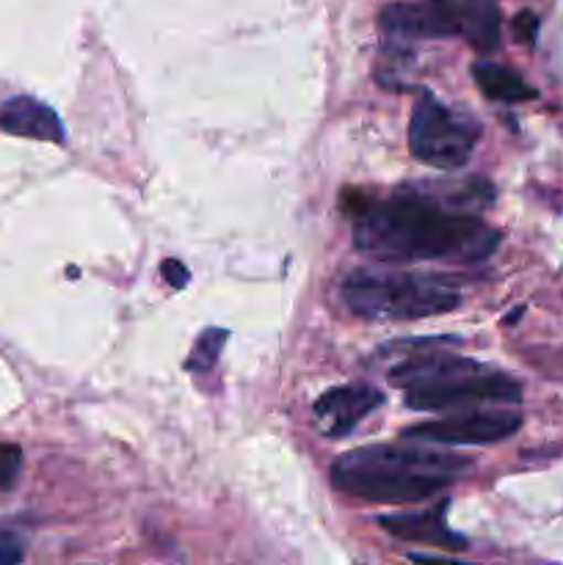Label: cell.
I'll return each mask as SVG.
<instances>
[{"label": "cell", "mask_w": 563, "mask_h": 565, "mask_svg": "<svg viewBox=\"0 0 563 565\" xmlns=\"http://www.w3.org/2000/svg\"><path fill=\"white\" fill-rule=\"evenodd\" d=\"M353 218V246L379 263H478L500 243L497 230L475 213L436 199L419 185L401 188L390 196L348 193Z\"/></svg>", "instance_id": "obj_1"}, {"label": "cell", "mask_w": 563, "mask_h": 565, "mask_svg": "<svg viewBox=\"0 0 563 565\" xmlns=\"http://www.w3.org/2000/svg\"><path fill=\"white\" fill-rule=\"evenodd\" d=\"M464 472H469V461L453 452L379 445L337 458L331 480L353 500L403 505L442 494Z\"/></svg>", "instance_id": "obj_2"}, {"label": "cell", "mask_w": 563, "mask_h": 565, "mask_svg": "<svg viewBox=\"0 0 563 565\" xmlns=\"http://www.w3.org/2000/svg\"><path fill=\"white\" fill-rule=\"evenodd\" d=\"M414 412H453L475 403H519L522 390L506 373L453 353H425L390 373Z\"/></svg>", "instance_id": "obj_3"}, {"label": "cell", "mask_w": 563, "mask_h": 565, "mask_svg": "<svg viewBox=\"0 0 563 565\" xmlns=\"http://www.w3.org/2000/svg\"><path fill=\"white\" fill-rule=\"evenodd\" d=\"M342 303L364 320H419L453 312L461 290L445 276L362 268L342 281Z\"/></svg>", "instance_id": "obj_4"}, {"label": "cell", "mask_w": 563, "mask_h": 565, "mask_svg": "<svg viewBox=\"0 0 563 565\" xmlns=\"http://www.w3.org/2000/svg\"><path fill=\"white\" fill-rule=\"evenodd\" d=\"M475 141H478L475 121L453 114L434 94L425 92L419 103L414 105L412 125H408V147L419 163L442 171L464 169L467 160L472 158Z\"/></svg>", "instance_id": "obj_5"}, {"label": "cell", "mask_w": 563, "mask_h": 565, "mask_svg": "<svg viewBox=\"0 0 563 565\" xmlns=\"http://www.w3.org/2000/svg\"><path fill=\"white\" fill-rule=\"evenodd\" d=\"M522 425L517 412L495 408V412H469L453 417L434 419V423L414 425L403 430L406 441H431V445H495V441L513 436Z\"/></svg>", "instance_id": "obj_6"}, {"label": "cell", "mask_w": 563, "mask_h": 565, "mask_svg": "<svg viewBox=\"0 0 563 565\" xmlns=\"http://www.w3.org/2000/svg\"><path fill=\"white\" fill-rule=\"evenodd\" d=\"M379 22L390 36H406V39L461 36L464 0L392 3L381 11Z\"/></svg>", "instance_id": "obj_7"}, {"label": "cell", "mask_w": 563, "mask_h": 565, "mask_svg": "<svg viewBox=\"0 0 563 565\" xmlns=\"http://www.w3.org/2000/svg\"><path fill=\"white\" fill-rule=\"evenodd\" d=\"M381 403H384V395L375 386H337V390L318 397V403H315V423H318L323 436L340 439V436L351 434Z\"/></svg>", "instance_id": "obj_8"}, {"label": "cell", "mask_w": 563, "mask_h": 565, "mask_svg": "<svg viewBox=\"0 0 563 565\" xmlns=\"http://www.w3.org/2000/svg\"><path fill=\"white\" fill-rule=\"evenodd\" d=\"M447 500H439V505L428 508V511L417 513H392V516H381L379 524L390 535L401 541H412V544H428L439 546V550H467V539L453 533L445 522Z\"/></svg>", "instance_id": "obj_9"}, {"label": "cell", "mask_w": 563, "mask_h": 565, "mask_svg": "<svg viewBox=\"0 0 563 565\" xmlns=\"http://www.w3.org/2000/svg\"><path fill=\"white\" fill-rule=\"evenodd\" d=\"M0 132L50 143H64L66 138L59 114L33 97H11L0 103Z\"/></svg>", "instance_id": "obj_10"}, {"label": "cell", "mask_w": 563, "mask_h": 565, "mask_svg": "<svg viewBox=\"0 0 563 565\" xmlns=\"http://www.w3.org/2000/svg\"><path fill=\"white\" fill-rule=\"evenodd\" d=\"M472 75L478 81L480 92L489 99H500V103H524V99L535 97V88H530L524 83L522 75H517L513 70L500 64H489V61H480L472 66Z\"/></svg>", "instance_id": "obj_11"}, {"label": "cell", "mask_w": 563, "mask_h": 565, "mask_svg": "<svg viewBox=\"0 0 563 565\" xmlns=\"http://www.w3.org/2000/svg\"><path fill=\"white\" fill-rule=\"evenodd\" d=\"M461 36L480 53H491L500 44V11L495 0H464Z\"/></svg>", "instance_id": "obj_12"}, {"label": "cell", "mask_w": 563, "mask_h": 565, "mask_svg": "<svg viewBox=\"0 0 563 565\" xmlns=\"http://www.w3.org/2000/svg\"><path fill=\"white\" fill-rule=\"evenodd\" d=\"M224 340H226L224 329L204 331V334L199 337L196 345H193L191 359H188V370H199V373H204V370L215 367V359H219Z\"/></svg>", "instance_id": "obj_13"}, {"label": "cell", "mask_w": 563, "mask_h": 565, "mask_svg": "<svg viewBox=\"0 0 563 565\" xmlns=\"http://www.w3.org/2000/svg\"><path fill=\"white\" fill-rule=\"evenodd\" d=\"M22 450L14 445H0V489H11L20 475Z\"/></svg>", "instance_id": "obj_14"}, {"label": "cell", "mask_w": 563, "mask_h": 565, "mask_svg": "<svg viewBox=\"0 0 563 565\" xmlns=\"http://www.w3.org/2000/svg\"><path fill=\"white\" fill-rule=\"evenodd\" d=\"M25 557V546H22V539L11 530H3L0 533V565H14Z\"/></svg>", "instance_id": "obj_15"}, {"label": "cell", "mask_w": 563, "mask_h": 565, "mask_svg": "<svg viewBox=\"0 0 563 565\" xmlns=\"http://www.w3.org/2000/svg\"><path fill=\"white\" fill-rule=\"evenodd\" d=\"M513 31H517V36L522 39V42L533 44L535 31H539V17H535L533 11H519L517 20H513Z\"/></svg>", "instance_id": "obj_16"}, {"label": "cell", "mask_w": 563, "mask_h": 565, "mask_svg": "<svg viewBox=\"0 0 563 565\" xmlns=\"http://www.w3.org/2000/svg\"><path fill=\"white\" fill-rule=\"evenodd\" d=\"M163 276L166 281H169L171 287H185L188 285V268L182 263H177V259H166L163 263Z\"/></svg>", "instance_id": "obj_17"}]
</instances>
